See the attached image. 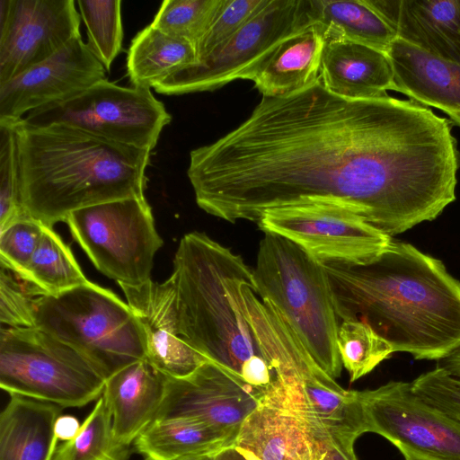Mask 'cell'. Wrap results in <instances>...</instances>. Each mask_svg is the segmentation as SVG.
Returning a JSON list of instances; mask_svg holds the SVG:
<instances>
[{
    "label": "cell",
    "instance_id": "obj_1",
    "mask_svg": "<svg viewBox=\"0 0 460 460\" xmlns=\"http://www.w3.org/2000/svg\"><path fill=\"white\" fill-rule=\"evenodd\" d=\"M452 122L412 100L349 99L320 76L190 153L197 205L230 223L268 209L338 203L393 236L436 219L456 199Z\"/></svg>",
    "mask_w": 460,
    "mask_h": 460
},
{
    "label": "cell",
    "instance_id": "obj_2",
    "mask_svg": "<svg viewBox=\"0 0 460 460\" xmlns=\"http://www.w3.org/2000/svg\"><path fill=\"white\" fill-rule=\"evenodd\" d=\"M323 266L341 322L367 323L394 352L415 359L460 350V281L440 260L393 239L369 264Z\"/></svg>",
    "mask_w": 460,
    "mask_h": 460
},
{
    "label": "cell",
    "instance_id": "obj_3",
    "mask_svg": "<svg viewBox=\"0 0 460 460\" xmlns=\"http://www.w3.org/2000/svg\"><path fill=\"white\" fill-rule=\"evenodd\" d=\"M24 210L53 227L90 206L146 199L149 150L114 143L59 123L13 121Z\"/></svg>",
    "mask_w": 460,
    "mask_h": 460
},
{
    "label": "cell",
    "instance_id": "obj_4",
    "mask_svg": "<svg viewBox=\"0 0 460 460\" xmlns=\"http://www.w3.org/2000/svg\"><path fill=\"white\" fill-rule=\"evenodd\" d=\"M170 277L182 338L254 389L268 388L277 374L248 319L242 285L253 273L242 256L190 232L180 241Z\"/></svg>",
    "mask_w": 460,
    "mask_h": 460
},
{
    "label": "cell",
    "instance_id": "obj_5",
    "mask_svg": "<svg viewBox=\"0 0 460 460\" xmlns=\"http://www.w3.org/2000/svg\"><path fill=\"white\" fill-rule=\"evenodd\" d=\"M252 273L258 296L279 309L315 363L340 377L341 320L323 264L291 241L264 233Z\"/></svg>",
    "mask_w": 460,
    "mask_h": 460
},
{
    "label": "cell",
    "instance_id": "obj_6",
    "mask_svg": "<svg viewBox=\"0 0 460 460\" xmlns=\"http://www.w3.org/2000/svg\"><path fill=\"white\" fill-rule=\"evenodd\" d=\"M35 326L80 353L105 379L147 357L145 330L127 302L93 282L40 295Z\"/></svg>",
    "mask_w": 460,
    "mask_h": 460
},
{
    "label": "cell",
    "instance_id": "obj_7",
    "mask_svg": "<svg viewBox=\"0 0 460 460\" xmlns=\"http://www.w3.org/2000/svg\"><path fill=\"white\" fill-rule=\"evenodd\" d=\"M104 385L89 361L46 331L1 328L0 386L9 394L83 407L102 395Z\"/></svg>",
    "mask_w": 460,
    "mask_h": 460
},
{
    "label": "cell",
    "instance_id": "obj_8",
    "mask_svg": "<svg viewBox=\"0 0 460 460\" xmlns=\"http://www.w3.org/2000/svg\"><path fill=\"white\" fill-rule=\"evenodd\" d=\"M65 222L102 274L130 287L151 280L154 258L164 242L146 199L90 206L70 213Z\"/></svg>",
    "mask_w": 460,
    "mask_h": 460
},
{
    "label": "cell",
    "instance_id": "obj_9",
    "mask_svg": "<svg viewBox=\"0 0 460 460\" xmlns=\"http://www.w3.org/2000/svg\"><path fill=\"white\" fill-rule=\"evenodd\" d=\"M33 126L65 124L136 148L152 151L172 116L151 89L101 80L60 102L29 112Z\"/></svg>",
    "mask_w": 460,
    "mask_h": 460
},
{
    "label": "cell",
    "instance_id": "obj_10",
    "mask_svg": "<svg viewBox=\"0 0 460 460\" xmlns=\"http://www.w3.org/2000/svg\"><path fill=\"white\" fill-rule=\"evenodd\" d=\"M310 23L306 0H270L204 59L177 71L154 89L180 95L214 91L237 79L252 81L279 42Z\"/></svg>",
    "mask_w": 460,
    "mask_h": 460
},
{
    "label": "cell",
    "instance_id": "obj_11",
    "mask_svg": "<svg viewBox=\"0 0 460 460\" xmlns=\"http://www.w3.org/2000/svg\"><path fill=\"white\" fill-rule=\"evenodd\" d=\"M257 224L264 233L291 241L323 264H369L393 240L352 209L326 201L270 208Z\"/></svg>",
    "mask_w": 460,
    "mask_h": 460
},
{
    "label": "cell",
    "instance_id": "obj_12",
    "mask_svg": "<svg viewBox=\"0 0 460 460\" xmlns=\"http://www.w3.org/2000/svg\"><path fill=\"white\" fill-rule=\"evenodd\" d=\"M358 394L368 432L389 440L403 456L460 460V422L423 401L411 382L390 381Z\"/></svg>",
    "mask_w": 460,
    "mask_h": 460
},
{
    "label": "cell",
    "instance_id": "obj_13",
    "mask_svg": "<svg viewBox=\"0 0 460 460\" xmlns=\"http://www.w3.org/2000/svg\"><path fill=\"white\" fill-rule=\"evenodd\" d=\"M79 35L74 0H0V84L49 59Z\"/></svg>",
    "mask_w": 460,
    "mask_h": 460
},
{
    "label": "cell",
    "instance_id": "obj_14",
    "mask_svg": "<svg viewBox=\"0 0 460 460\" xmlns=\"http://www.w3.org/2000/svg\"><path fill=\"white\" fill-rule=\"evenodd\" d=\"M261 394L208 361L187 376L166 377L164 399L154 420L190 419L236 437L244 420L259 405Z\"/></svg>",
    "mask_w": 460,
    "mask_h": 460
},
{
    "label": "cell",
    "instance_id": "obj_15",
    "mask_svg": "<svg viewBox=\"0 0 460 460\" xmlns=\"http://www.w3.org/2000/svg\"><path fill=\"white\" fill-rule=\"evenodd\" d=\"M106 69L79 35L49 59L0 84V120L66 101L106 79Z\"/></svg>",
    "mask_w": 460,
    "mask_h": 460
},
{
    "label": "cell",
    "instance_id": "obj_16",
    "mask_svg": "<svg viewBox=\"0 0 460 460\" xmlns=\"http://www.w3.org/2000/svg\"><path fill=\"white\" fill-rule=\"evenodd\" d=\"M262 395L292 411L328 442L354 447L368 432L358 391L345 390L326 373L277 376Z\"/></svg>",
    "mask_w": 460,
    "mask_h": 460
},
{
    "label": "cell",
    "instance_id": "obj_17",
    "mask_svg": "<svg viewBox=\"0 0 460 460\" xmlns=\"http://www.w3.org/2000/svg\"><path fill=\"white\" fill-rule=\"evenodd\" d=\"M126 302L141 323L147 341V359L169 377L181 378L210 361L181 336L176 294L171 277L138 286L119 285Z\"/></svg>",
    "mask_w": 460,
    "mask_h": 460
},
{
    "label": "cell",
    "instance_id": "obj_18",
    "mask_svg": "<svg viewBox=\"0 0 460 460\" xmlns=\"http://www.w3.org/2000/svg\"><path fill=\"white\" fill-rule=\"evenodd\" d=\"M331 443L292 411L261 394L233 445L247 460H322Z\"/></svg>",
    "mask_w": 460,
    "mask_h": 460
},
{
    "label": "cell",
    "instance_id": "obj_19",
    "mask_svg": "<svg viewBox=\"0 0 460 460\" xmlns=\"http://www.w3.org/2000/svg\"><path fill=\"white\" fill-rule=\"evenodd\" d=\"M394 72L393 91L437 108L460 127V66L396 38L386 52Z\"/></svg>",
    "mask_w": 460,
    "mask_h": 460
},
{
    "label": "cell",
    "instance_id": "obj_20",
    "mask_svg": "<svg viewBox=\"0 0 460 460\" xmlns=\"http://www.w3.org/2000/svg\"><path fill=\"white\" fill-rule=\"evenodd\" d=\"M166 377L146 358L105 381L102 396L119 444L131 447L154 421L164 399Z\"/></svg>",
    "mask_w": 460,
    "mask_h": 460
},
{
    "label": "cell",
    "instance_id": "obj_21",
    "mask_svg": "<svg viewBox=\"0 0 460 460\" xmlns=\"http://www.w3.org/2000/svg\"><path fill=\"white\" fill-rule=\"evenodd\" d=\"M320 79L330 92L349 99H371L393 90L386 53L342 37L326 35Z\"/></svg>",
    "mask_w": 460,
    "mask_h": 460
},
{
    "label": "cell",
    "instance_id": "obj_22",
    "mask_svg": "<svg viewBox=\"0 0 460 460\" xmlns=\"http://www.w3.org/2000/svg\"><path fill=\"white\" fill-rule=\"evenodd\" d=\"M325 29L310 23L284 39L262 62L252 81L267 97L303 90L320 76Z\"/></svg>",
    "mask_w": 460,
    "mask_h": 460
},
{
    "label": "cell",
    "instance_id": "obj_23",
    "mask_svg": "<svg viewBox=\"0 0 460 460\" xmlns=\"http://www.w3.org/2000/svg\"><path fill=\"white\" fill-rule=\"evenodd\" d=\"M57 404L9 394L0 414V460H52L59 442Z\"/></svg>",
    "mask_w": 460,
    "mask_h": 460
},
{
    "label": "cell",
    "instance_id": "obj_24",
    "mask_svg": "<svg viewBox=\"0 0 460 460\" xmlns=\"http://www.w3.org/2000/svg\"><path fill=\"white\" fill-rule=\"evenodd\" d=\"M397 38L460 66V0H400Z\"/></svg>",
    "mask_w": 460,
    "mask_h": 460
},
{
    "label": "cell",
    "instance_id": "obj_25",
    "mask_svg": "<svg viewBox=\"0 0 460 460\" xmlns=\"http://www.w3.org/2000/svg\"><path fill=\"white\" fill-rule=\"evenodd\" d=\"M197 63L193 44L150 23L131 40L126 71L132 86L151 89L177 71Z\"/></svg>",
    "mask_w": 460,
    "mask_h": 460
},
{
    "label": "cell",
    "instance_id": "obj_26",
    "mask_svg": "<svg viewBox=\"0 0 460 460\" xmlns=\"http://www.w3.org/2000/svg\"><path fill=\"white\" fill-rule=\"evenodd\" d=\"M235 437L190 419L154 420L135 440V450L152 460L215 454Z\"/></svg>",
    "mask_w": 460,
    "mask_h": 460
},
{
    "label": "cell",
    "instance_id": "obj_27",
    "mask_svg": "<svg viewBox=\"0 0 460 460\" xmlns=\"http://www.w3.org/2000/svg\"><path fill=\"white\" fill-rule=\"evenodd\" d=\"M311 23L325 29L326 35L342 37L385 53L397 38L366 0H306Z\"/></svg>",
    "mask_w": 460,
    "mask_h": 460
},
{
    "label": "cell",
    "instance_id": "obj_28",
    "mask_svg": "<svg viewBox=\"0 0 460 460\" xmlns=\"http://www.w3.org/2000/svg\"><path fill=\"white\" fill-rule=\"evenodd\" d=\"M20 277L50 296L60 295L90 282L69 246L53 227L47 226H44L31 261Z\"/></svg>",
    "mask_w": 460,
    "mask_h": 460
},
{
    "label": "cell",
    "instance_id": "obj_29",
    "mask_svg": "<svg viewBox=\"0 0 460 460\" xmlns=\"http://www.w3.org/2000/svg\"><path fill=\"white\" fill-rule=\"evenodd\" d=\"M130 447L116 439L111 415L101 396L76 437L60 443L52 460H127Z\"/></svg>",
    "mask_w": 460,
    "mask_h": 460
},
{
    "label": "cell",
    "instance_id": "obj_30",
    "mask_svg": "<svg viewBox=\"0 0 460 460\" xmlns=\"http://www.w3.org/2000/svg\"><path fill=\"white\" fill-rule=\"evenodd\" d=\"M337 343L342 367L351 383L372 372L394 352L369 324L358 320L341 322Z\"/></svg>",
    "mask_w": 460,
    "mask_h": 460
},
{
    "label": "cell",
    "instance_id": "obj_31",
    "mask_svg": "<svg viewBox=\"0 0 460 460\" xmlns=\"http://www.w3.org/2000/svg\"><path fill=\"white\" fill-rule=\"evenodd\" d=\"M87 30V47L106 71L122 50L123 25L120 0H78Z\"/></svg>",
    "mask_w": 460,
    "mask_h": 460
},
{
    "label": "cell",
    "instance_id": "obj_32",
    "mask_svg": "<svg viewBox=\"0 0 460 460\" xmlns=\"http://www.w3.org/2000/svg\"><path fill=\"white\" fill-rule=\"evenodd\" d=\"M224 0H165L151 24L196 48L216 18Z\"/></svg>",
    "mask_w": 460,
    "mask_h": 460
},
{
    "label": "cell",
    "instance_id": "obj_33",
    "mask_svg": "<svg viewBox=\"0 0 460 460\" xmlns=\"http://www.w3.org/2000/svg\"><path fill=\"white\" fill-rule=\"evenodd\" d=\"M28 216L21 201L14 122L0 120V231Z\"/></svg>",
    "mask_w": 460,
    "mask_h": 460
},
{
    "label": "cell",
    "instance_id": "obj_34",
    "mask_svg": "<svg viewBox=\"0 0 460 460\" xmlns=\"http://www.w3.org/2000/svg\"><path fill=\"white\" fill-rule=\"evenodd\" d=\"M45 294L32 283L1 265L0 321L8 327H36L35 303Z\"/></svg>",
    "mask_w": 460,
    "mask_h": 460
},
{
    "label": "cell",
    "instance_id": "obj_35",
    "mask_svg": "<svg viewBox=\"0 0 460 460\" xmlns=\"http://www.w3.org/2000/svg\"><path fill=\"white\" fill-rule=\"evenodd\" d=\"M270 0H224L208 31L196 46L198 62L230 39Z\"/></svg>",
    "mask_w": 460,
    "mask_h": 460
},
{
    "label": "cell",
    "instance_id": "obj_36",
    "mask_svg": "<svg viewBox=\"0 0 460 460\" xmlns=\"http://www.w3.org/2000/svg\"><path fill=\"white\" fill-rule=\"evenodd\" d=\"M44 226L28 216L0 231V265L20 276L39 244Z\"/></svg>",
    "mask_w": 460,
    "mask_h": 460
},
{
    "label": "cell",
    "instance_id": "obj_37",
    "mask_svg": "<svg viewBox=\"0 0 460 460\" xmlns=\"http://www.w3.org/2000/svg\"><path fill=\"white\" fill-rule=\"evenodd\" d=\"M411 385L423 401L460 422V378L438 365L416 377Z\"/></svg>",
    "mask_w": 460,
    "mask_h": 460
},
{
    "label": "cell",
    "instance_id": "obj_38",
    "mask_svg": "<svg viewBox=\"0 0 460 460\" xmlns=\"http://www.w3.org/2000/svg\"><path fill=\"white\" fill-rule=\"evenodd\" d=\"M82 423L70 414H60L55 423V434L59 444L72 440L76 437Z\"/></svg>",
    "mask_w": 460,
    "mask_h": 460
},
{
    "label": "cell",
    "instance_id": "obj_39",
    "mask_svg": "<svg viewBox=\"0 0 460 460\" xmlns=\"http://www.w3.org/2000/svg\"><path fill=\"white\" fill-rule=\"evenodd\" d=\"M322 460H358L353 447L331 443Z\"/></svg>",
    "mask_w": 460,
    "mask_h": 460
},
{
    "label": "cell",
    "instance_id": "obj_40",
    "mask_svg": "<svg viewBox=\"0 0 460 460\" xmlns=\"http://www.w3.org/2000/svg\"><path fill=\"white\" fill-rule=\"evenodd\" d=\"M438 366L460 378V350L439 361Z\"/></svg>",
    "mask_w": 460,
    "mask_h": 460
},
{
    "label": "cell",
    "instance_id": "obj_41",
    "mask_svg": "<svg viewBox=\"0 0 460 460\" xmlns=\"http://www.w3.org/2000/svg\"><path fill=\"white\" fill-rule=\"evenodd\" d=\"M214 460H247L245 456L232 444L218 450Z\"/></svg>",
    "mask_w": 460,
    "mask_h": 460
},
{
    "label": "cell",
    "instance_id": "obj_42",
    "mask_svg": "<svg viewBox=\"0 0 460 460\" xmlns=\"http://www.w3.org/2000/svg\"><path fill=\"white\" fill-rule=\"evenodd\" d=\"M215 454H203V455L190 456L179 458L177 460H214Z\"/></svg>",
    "mask_w": 460,
    "mask_h": 460
},
{
    "label": "cell",
    "instance_id": "obj_43",
    "mask_svg": "<svg viewBox=\"0 0 460 460\" xmlns=\"http://www.w3.org/2000/svg\"><path fill=\"white\" fill-rule=\"evenodd\" d=\"M405 460H427V459H422V458H419V457H415V456H404Z\"/></svg>",
    "mask_w": 460,
    "mask_h": 460
},
{
    "label": "cell",
    "instance_id": "obj_44",
    "mask_svg": "<svg viewBox=\"0 0 460 460\" xmlns=\"http://www.w3.org/2000/svg\"><path fill=\"white\" fill-rule=\"evenodd\" d=\"M143 460H152V459H150V458H146V457H145Z\"/></svg>",
    "mask_w": 460,
    "mask_h": 460
}]
</instances>
